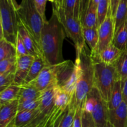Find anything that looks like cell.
Listing matches in <instances>:
<instances>
[{
  "instance_id": "5bb4252c",
  "label": "cell",
  "mask_w": 127,
  "mask_h": 127,
  "mask_svg": "<svg viewBox=\"0 0 127 127\" xmlns=\"http://www.w3.org/2000/svg\"><path fill=\"white\" fill-rule=\"evenodd\" d=\"M40 115L39 108L33 110L18 112L15 119L11 122L16 127H22L31 124Z\"/></svg>"
},
{
  "instance_id": "5b68a950",
  "label": "cell",
  "mask_w": 127,
  "mask_h": 127,
  "mask_svg": "<svg viewBox=\"0 0 127 127\" xmlns=\"http://www.w3.org/2000/svg\"><path fill=\"white\" fill-rule=\"evenodd\" d=\"M17 9L11 0H0V38L16 46L19 27Z\"/></svg>"
},
{
  "instance_id": "603a6c76",
  "label": "cell",
  "mask_w": 127,
  "mask_h": 127,
  "mask_svg": "<svg viewBox=\"0 0 127 127\" xmlns=\"http://www.w3.org/2000/svg\"><path fill=\"white\" fill-rule=\"evenodd\" d=\"M123 102L121 80H119L115 84L112 91L110 100L108 102L109 110H113L117 108Z\"/></svg>"
},
{
  "instance_id": "ab89813d",
  "label": "cell",
  "mask_w": 127,
  "mask_h": 127,
  "mask_svg": "<svg viewBox=\"0 0 127 127\" xmlns=\"http://www.w3.org/2000/svg\"><path fill=\"white\" fill-rule=\"evenodd\" d=\"M122 82V91L123 100L127 104V79Z\"/></svg>"
},
{
  "instance_id": "8fae6325",
  "label": "cell",
  "mask_w": 127,
  "mask_h": 127,
  "mask_svg": "<svg viewBox=\"0 0 127 127\" xmlns=\"http://www.w3.org/2000/svg\"><path fill=\"white\" fill-rule=\"evenodd\" d=\"M0 105V127H7L18 112L19 99Z\"/></svg>"
},
{
  "instance_id": "bcb514c9",
  "label": "cell",
  "mask_w": 127,
  "mask_h": 127,
  "mask_svg": "<svg viewBox=\"0 0 127 127\" xmlns=\"http://www.w3.org/2000/svg\"><path fill=\"white\" fill-rule=\"evenodd\" d=\"M109 1H110V0H109Z\"/></svg>"
},
{
  "instance_id": "4dcf8cb0",
  "label": "cell",
  "mask_w": 127,
  "mask_h": 127,
  "mask_svg": "<svg viewBox=\"0 0 127 127\" xmlns=\"http://www.w3.org/2000/svg\"><path fill=\"white\" fill-rule=\"evenodd\" d=\"M95 104V97L94 95V91L93 89L89 92V94L87 95L86 98L85 102L83 105V109L84 111L86 112L92 114L93 110H94V106Z\"/></svg>"
},
{
  "instance_id": "8992f818",
  "label": "cell",
  "mask_w": 127,
  "mask_h": 127,
  "mask_svg": "<svg viewBox=\"0 0 127 127\" xmlns=\"http://www.w3.org/2000/svg\"><path fill=\"white\" fill-rule=\"evenodd\" d=\"M53 9L55 10L62 22L66 36L73 41L76 48V56H78L86 45L83 37V26L80 20L66 13L61 6H55L53 4Z\"/></svg>"
},
{
  "instance_id": "1f68e13d",
  "label": "cell",
  "mask_w": 127,
  "mask_h": 127,
  "mask_svg": "<svg viewBox=\"0 0 127 127\" xmlns=\"http://www.w3.org/2000/svg\"><path fill=\"white\" fill-rule=\"evenodd\" d=\"M14 73L0 74V91L1 92L13 84L14 81Z\"/></svg>"
},
{
  "instance_id": "4316f807",
  "label": "cell",
  "mask_w": 127,
  "mask_h": 127,
  "mask_svg": "<svg viewBox=\"0 0 127 127\" xmlns=\"http://www.w3.org/2000/svg\"><path fill=\"white\" fill-rule=\"evenodd\" d=\"M97 27L99 26L105 21L108 15L111 16L110 11V1L109 0H100L97 7Z\"/></svg>"
},
{
  "instance_id": "6da1fadb",
  "label": "cell",
  "mask_w": 127,
  "mask_h": 127,
  "mask_svg": "<svg viewBox=\"0 0 127 127\" xmlns=\"http://www.w3.org/2000/svg\"><path fill=\"white\" fill-rule=\"evenodd\" d=\"M66 36L62 22L53 9L50 20L45 22L41 32V52L48 65H55L63 62L62 47Z\"/></svg>"
},
{
  "instance_id": "ffe728a7",
  "label": "cell",
  "mask_w": 127,
  "mask_h": 127,
  "mask_svg": "<svg viewBox=\"0 0 127 127\" xmlns=\"http://www.w3.org/2000/svg\"><path fill=\"white\" fill-rule=\"evenodd\" d=\"M21 86L12 84L0 93V105L11 102L19 99Z\"/></svg>"
},
{
  "instance_id": "f35d334b",
  "label": "cell",
  "mask_w": 127,
  "mask_h": 127,
  "mask_svg": "<svg viewBox=\"0 0 127 127\" xmlns=\"http://www.w3.org/2000/svg\"><path fill=\"white\" fill-rule=\"evenodd\" d=\"M120 0H110V11L111 16L114 19Z\"/></svg>"
},
{
  "instance_id": "484cf974",
  "label": "cell",
  "mask_w": 127,
  "mask_h": 127,
  "mask_svg": "<svg viewBox=\"0 0 127 127\" xmlns=\"http://www.w3.org/2000/svg\"><path fill=\"white\" fill-rule=\"evenodd\" d=\"M114 19L115 32L127 21V0H120Z\"/></svg>"
},
{
  "instance_id": "ac0fdd59",
  "label": "cell",
  "mask_w": 127,
  "mask_h": 127,
  "mask_svg": "<svg viewBox=\"0 0 127 127\" xmlns=\"http://www.w3.org/2000/svg\"><path fill=\"white\" fill-rule=\"evenodd\" d=\"M42 94V92L39 91L33 86L31 84H24L21 86L19 95V102L26 100H33L39 99Z\"/></svg>"
},
{
  "instance_id": "2e32d148",
  "label": "cell",
  "mask_w": 127,
  "mask_h": 127,
  "mask_svg": "<svg viewBox=\"0 0 127 127\" xmlns=\"http://www.w3.org/2000/svg\"><path fill=\"white\" fill-rule=\"evenodd\" d=\"M18 33L21 35L22 41H23L24 43L25 46H26V49H27V52H28L29 54L30 55L33 56L34 57L38 55L43 57L41 55V53H40L37 47H36L35 44L32 37H31V35L28 33L27 30L26 29L24 26L22 24V23L19 21Z\"/></svg>"
},
{
  "instance_id": "52a82bcc",
  "label": "cell",
  "mask_w": 127,
  "mask_h": 127,
  "mask_svg": "<svg viewBox=\"0 0 127 127\" xmlns=\"http://www.w3.org/2000/svg\"><path fill=\"white\" fill-rule=\"evenodd\" d=\"M99 42L97 47L94 51H91V54L99 55L102 50L112 43L115 33L114 19L111 16L108 15L105 21L98 28Z\"/></svg>"
},
{
  "instance_id": "cb8c5ba5",
  "label": "cell",
  "mask_w": 127,
  "mask_h": 127,
  "mask_svg": "<svg viewBox=\"0 0 127 127\" xmlns=\"http://www.w3.org/2000/svg\"><path fill=\"white\" fill-rule=\"evenodd\" d=\"M17 57L16 46L4 38H0V61Z\"/></svg>"
},
{
  "instance_id": "3957f363",
  "label": "cell",
  "mask_w": 127,
  "mask_h": 127,
  "mask_svg": "<svg viewBox=\"0 0 127 127\" xmlns=\"http://www.w3.org/2000/svg\"><path fill=\"white\" fill-rule=\"evenodd\" d=\"M94 63V84L104 100L109 102L112 91L117 81L120 80L117 70L114 65L103 63L98 56L91 55Z\"/></svg>"
},
{
  "instance_id": "ee69618b",
  "label": "cell",
  "mask_w": 127,
  "mask_h": 127,
  "mask_svg": "<svg viewBox=\"0 0 127 127\" xmlns=\"http://www.w3.org/2000/svg\"><path fill=\"white\" fill-rule=\"evenodd\" d=\"M105 127H114V125H112V124H110V123L109 122V121H108L107 124H106V125H105Z\"/></svg>"
},
{
  "instance_id": "30bf717a",
  "label": "cell",
  "mask_w": 127,
  "mask_h": 127,
  "mask_svg": "<svg viewBox=\"0 0 127 127\" xmlns=\"http://www.w3.org/2000/svg\"><path fill=\"white\" fill-rule=\"evenodd\" d=\"M34 57L28 55L17 56V66L14 84L19 86L24 84L30 68L33 62Z\"/></svg>"
},
{
  "instance_id": "7c38bea8",
  "label": "cell",
  "mask_w": 127,
  "mask_h": 127,
  "mask_svg": "<svg viewBox=\"0 0 127 127\" xmlns=\"http://www.w3.org/2000/svg\"><path fill=\"white\" fill-rule=\"evenodd\" d=\"M108 120L115 127H127V104L124 100L117 108L109 110Z\"/></svg>"
},
{
  "instance_id": "e575fe53",
  "label": "cell",
  "mask_w": 127,
  "mask_h": 127,
  "mask_svg": "<svg viewBox=\"0 0 127 127\" xmlns=\"http://www.w3.org/2000/svg\"><path fill=\"white\" fill-rule=\"evenodd\" d=\"M82 124L83 127H96L91 114L86 112L83 110L82 113Z\"/></svg>"
},
{
  "instance_id": "d6986e66",
  "label": "cell",
  "mask_w": 127,
  "mask_h": 127,
  "mask_svg": "<svg viewBox=\"0 0 127 127\" xmlns=\"http://www.w3.org/2000/svg\"><path fill=\"white\" fill-rule=\"evenodd\" d=\"M112 43L122 52L127 50V21L115 32Z\"/></svg>"
},
{
  "instance_id": "7402d4cb",
  "label": "cell",
  "mask_w": 127,
  "mask_h": 127,
  "mask_svg": "<svg viewBox=\"0 0 127 127\" xmlns=\"http://www.w3.org/2000/svg\"><path fill=\"white\" fill-rule=\"evenodd\" d=\"M83 33L86 43L89 45L91 51H94L99 42V32L97 27H83Z\"/></svg>"
},
{
  "instance_id": "e0dca14e",
  "label": "cell",
  "mask_w": 127,
  "mask_h": 127,
  "mask_svg": "<svg viewBox=\"0 0 127 127\" xmlns=\"http://www.w3.org/2000/svg\"><path fill=\"white\" fill-rule=\"evenodd\" d=\"M48 65V64H47L43 57L40 55L35 57L33 62L31 66L27 78L25 80L24 84H28L33 81L39 75L43 68Z\"/></svg>"
},
{
  "instance_id": "b9f144b4",
  "label": "cell",
  "mask_w": 127,
  "mask_h": 127,
  "mask_svg": "<svg viewBox=\"0 0 127 127\" xmlns=\"http://www.w3.org/2000/svg\"><path fill=\"white\" fill-rule=\"evenodd\" d=\"M91 1H92V2H93V4H94L95 7H97L98 4H99L100 0H91Z\"/></svg>"
},
{
  "instance_id": "d6a6232c",
  "label": "cell",
  "mask_w": 127,
  "mask_h": 127,
  "mask_svg": "<svg viewBox=\"0 0 127 127\" xmlns=\"http://www.w3.org/2000/svg\"><path fill=\"white\" fill-rule=\"evenodd\" d=\"M47 1L48 0H33L35 7L44 23L47 21L45 16V9Z\"/></svg>"
},
{
  "instance_id": "836d02e7",
  "label": "cell",
  "mask_w": 127,
  "mask_h": 127,
  "mask_svg": "<svg viewBox=\"0 0 127 127\" xmlns=\"http://www.w3.org/2000/svg\"><path fill=\"white\" fill-rule=\"evenodd\" d=\"M16 51H17V56H22V55H28L29 53L26 48L24 43L22 41V38L19 33H17V41H16Z\"/></svg>"
},
{
  "instance_id": "9c48e42d",
  "label": "cell",
  "mask_w": 127,
  "mask_h": 127,
  "mask_svg": "<svg viewBox=\"0 0 127 127\" xmlns=\"http://www.w3.org/2000/svg\"><path fill=\"white\" fill-rule=\"evenodd\" d=\"M93 90L95 97V104L91 115L96 127H105L109 121L108 103L103 99L96 88L94 87Z\"/></svg>"
},
{
  "instance_id": "74e56055",
  "label": "cell",
  "mask_w": 127,
  "mask_h": 127,
  "mask_svg": "<svg viewBox=\"0 0 127 127\" xmlns=\"http://www.w3.org/2000/svg\"><path fill=\"white\" fill-rule=\"evenodd\" d=\"M45 119V117L43 118V117H42L40 115V116H38V117L35 119V120H33L32 122H31V124H28V125H26V126H24L22 127H38L40 125L41 123L43 122V119ZM7 127H16L15 125H14L13 124H12V122H11L8 125H7Z\"/></svg>"
},
{
  "instance_id": "ba28073f",
  "label": "cell",
  "mask_w": 127,
  "mask_h": 127,
  "mask_svg": "<svg viewBox=\"0 0 127 127\" xmlns=\"http://www.w3.org/2000/svg\"><path fill=\"white\" fill-rule=\"evenodd\" d=\"M29 84L40 92L57 86V72L55 65H48L45 67L37 78Z\"/></svg>"
},
{
  "instance_id": "f1b7e54d",
  "label": "cell",
  "mask_w": 127,
  "mask_h": 127,
  "mask_svg": "<svg viewBox=\"0 0 127 127\" xmlns=\"http://www.w3.org/2000/svg\"><path fill=\"white\" fill-rule=\"evenodd\" d=\"M17 57L0 61V74L16 73Z\"/></svg>"
},
{
  "instance_id": "60d3db41",
  "label": "cell",
  "mask_w": 127,
  "mask_h": 127,
  "mask_svg": "<svg viewBox=\"0 0 127 127\" xmlns=\"http://www.w3.org/2000/svg\"><path fill=\"white\" fill-rule=\"evenodd\" d=\"M65 0H55L54 2H53V4L55 6H63Z\"/></svg>"
},
{
  "instance_id": "83f0119b",
  "label": "cell",
  "mask_w": 127,
  "mask_h": 127,
  "mask_svg": "<svg viewBox=\"0 0 127 127\" xmlns=\"http://www.w3.org/2000/svg\"><path fill=\"white\" fill-rule=\"evenodd\" d=\"M114 66L117 70L120 80L127 79V50L123 51L121 55L115 63Z\"/></svg>"
},
{
  "instance_id": "277c9868",
  "label": "cell",
  "mask_w": 127,
  "mask_h": 127,
  "mask_svg": "<svg viewBox=\"0 0 127 127\" xmlns=\"http://www.w3.org/2000/svg\"><path fill=\"white\" fill-rule=\"evenodd\" d=\"M17 14L19 21L32 37L42 55L40 37L44 22L35 7L33 0H22L17 9Z\"/></svg>"
},
{
  "instance_id": "8d00e7d4",
  "label": "cell",
  "mask_w": 127,
  "mask_h": 127,
  "mask_svg": "<svg viewBox=\"0 0 127 127\" xmlns=\"http://www.w3.org/2000/svg\"><path fill=\"white\" fill-rule=\"evenodd\" d=\"M82 113H83V108H76L75 116H74V121H73V127H83V124H82Z\"/></svg>"
},
{
  "instance_id": "f6af8a7d",
  "label": "cell",
  "mask_w": 127,
  "mask_h": 127,
  "mask_svg": "<svg viewBox=\"0 0 127 127\" xmlns=\"http://www.w3.org/2000/svg\"><path fill=\"white\" fill-rule=\"evenodd\" d=\"M48 1H50V2H54L55 1V0H48Z\"/></svg>"
},
{
  "instance_id": "d4e9b609",
  "label": "cell",
  "mask_w": 127,
  "mask_h": 127,
  "mask_svg": "<svg viewBox=\"0 0 127 127\" xmlns=\"http://www.w3.org/2000/svg\"><path fill=\"white\" fill-rule=\"evenodd\" d=\"M97 7L93 4L91 0H90L86 14L82 22V26L83 27H97Z\"/></svg>"
},
{
  "instance_id": "44dd1931",
  "label": "cell",
  "mask_w": 127,
  "mask_h": 127,
  "mask_svg": "<svg viewBox=\"0 0 127 127\" xmlns=\"http://www.w3.org/2000/svg\"><path fill=\"white\" fill-rule=\"evenodd\" d=\"M73 95H71L65 91L56 86L55 94V106L61 109H66L69 105Z\"/></svg>"
},
{
  "instance_id": "d590c367",
  "label": "cell",
  "mask_w": 127,
  "mask_h": 127,
  "mask_svg": "<svg viewBox=\"0 0 127 127\" xmlns=\"http://www.w3.org/2000/svg\"><path fill=\"white\" fill-rule=\"evenodd\" d=\"M90 0H80V9H79V19L81 22H83L86 14L87 9L89 6Z\"/></svg>"
},
{
  "instance_id": "7bdbcfd3",
  "label": "cell",
  "mask_w": 127,
  "mask_h": 127,
  "mask_svg": "<svg viewBox=\"0 0 127 127\" xmlns=\"http://www.w3.org/2000/svg\"><path fill=\"white\" fill-rule=\"evenodd\" d=\"M11 1H12V2H13V4H14V6H16V8H17V9H18L19 7V4L17 3V1H16V0H11Z\"/></svg>"
},
{
  "instance_id": "4fadbf2b",
  "label": "cell",
  "mask_w": 127,
  "mask_h": 127,
  "mask_svg": "<svg viewBox=\"0 0 127 127\" xmlns=\"http://www.w3.org/2000/svg\"><path fill=\"white\" fill-rule=\"evenodd\" d=\"M55 88L56 87L50 88L42 92L40 96V104L39 106L42 116H47L54 109Z\"/></svg>"
},
{
  "instance_id": "f546056e",
  "label": "cell",
  "mask_w": 127,
  "mask_h": 127,
  "mask_svg": "<svg viewBox=\"0 0 127 127\" xmlns=\"http://www.w3.org/2000/svg\"><path fill=\"white\" fill-rule=\"evenodd\" d=\"M40 104V97L37 99L21 102H19L18 112L35 110L39 108Z\"/></svg>"
},
{
  "instance_id": "7a4b0ae2",
  "label": "cell",
  "mask_w": 127,
  "mask_h": 127,
  "mask_svg": "<svg viewBox=\"0 0 127 127\" xmlns=\"http://www.w3.org/2000/svg\"><path fill=\"white\" fill-rule=\"evenodd\" d=\"M75 63L78 65V78L73 99L76 109L81 107L83 109L87 95L94 88V63L91 51H89L86 45L80 54L76 56Z\"/></svg>"
},
{
  "instance_id": "9a60e30c",
  "label": "cell",
  "mask_w": 127,
  "mask_h": 127,
  "mask_svg": "<svg viewBox=\"0 0 127 127\" xmlns=\"http://www.w3.org/2000/svg\"><path fill=\"white\" fill-rule=\"evenodd\" d=\"M122 51L117 48L112 43L99 53V60L103 63L114 65L121 55Z\"/></svg>"
}]
</instances>
